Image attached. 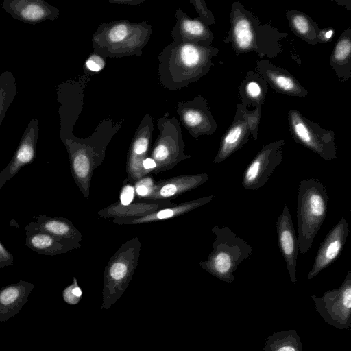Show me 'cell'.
Masks as SVG:
<instances>
[{
  "label": "cell",
  "mask_w": 351,
  "mask_h": 351,
  "mask_svg": "<svg viewBox=\"0 0 351 351\" xmlns=\"http://www.w3.org/2000/svg\"><path fill=\"white\" fill-rule=\"evenodd\" d=\"M218 50L210 45L172 42L158 56L161 86L174 91L195 82L208 73Z\"/></svg>",
  "instance_id": "6da1fadb"
},
{
  "label": "cell",
  "mask_w": 351,
  "mask_h": 351,
  "mask_svg": "<svg viewBox=\"0 0 351 351\" xmlns=\"http://www.w3.org/2000/svg\"><path fill=\"white\" fill-rule=\"evenodd\" d=\"M123 121L103 120L91 136H73L62 141L68 153L70 169L75 183L86 199L90 195L92 176L105 158L107 146Z\"/></svg>",
  "instance_id": "7a4b0ae2"
},
{
  "label": "cell",
  "mask_w": 351,
  "mask_h": 351,
  "mask_svg": "<svg viewBox=\"0 0 351 351\" xmlns=\"http://www.w3.org/2000/svg\"><path fill=\"white\" fill-rule=\"evenodd\" d=\"M152 27L146 21L119 20L102 23L93 34V52L106 58L141 56L150 39Z\"/></svg>",
  "instance_id": "3957f363"
},
{
  "label": "cell",
  "mask_w": 351,
  "mask_h": 351,
  "mask_svg": "<svg viewBox=\"0 0 351 351\" xmlns=\"http://www.w3.org/2000/svg\"><path fill=\"white\" fill-rule=\"evenodd\" d=\"M329 197L326 186L315 178L302 179L297 199L299 251L305 255L323 224L328 211Z\"/></svg>",
  "instance_id": "277c9868"
},
{
  "label": "cell",
  "mask_w": 351,
  "mask_h": 351,
  "mask_svg": "<svg viewBox=\"0 0 351 351\" xmlns=\"http://www.w3.org/2000/svg\"><path fill=\"white\" fill-rule=\"evenodd\" d=\"M212 232L215 235L213 251L199 265L219 280L231 284L235 279L234 272L251 255L252 247L228 226H215Z\"/></svg>",
  "instance_id": "5b68a950"
},
{
  "label": "cell",
  "mask_w": 351,
  "mask_h": 351,
  "mask_svg": "<svg viewBox=\"0 0 351 351\" xmlns=\"http://www.w3.org/2000/svg\"><path fill=\"white\" fill-rule=\"evenodd\" d=\"M141 241L134 237L123 243L104 269L101 309H108L123 295L132 279L141 254Z\"/></svg>",
  "instance_id": "8992f818"
},
{
  "label": "cell",
  "mask_w": 351,
  "mask_h": 351,
  "mask_svg": "<svg viewBox=\"0 0 351 351\" xmlns=\"http://www.w3.org/2000/svg\"><path fill=\"white\" fill-rule=\"evenodd\" d=\"M229 40L235 51L241 52L255 50L267 54L280 49V34L269 27L260 26L257 20L241 5L234 3L231 14Z\"/></svg>",
  "instance_id": "52a82bcc"
},
{
  "label": "cell",
  "mask_w": 351,
  "mask_h": 351,
  "mask_svg": "<svg viewBox=\"0 0 351 351\" xmlns=\"http://www.w3.org/2000/svg\"><path fill=\"white\" fill-rule=\"evenodd\" d=\"M166 112L157 120L158 136L153 145L150 158L156 162L153 173H160L174 168L179 162L191 158L184 153L180 122L176 117H169Z\"/></svg>",
  "instance_id": "ba28073f"
},
{
  "label": "cell",
  "mask_w": 351,
  "mask_h": 351,
  "mask_svg": "<svg viewBox=\"0 0 351 351\" xmlns=\"http://www.w3.org/2000/svg\"><path fill=\"white\" fill-rule=\"evenodd\" d=\"M311 298L322 319L339 330L351 326V271H348L341 286L324 293L322 297Z\"/></svg>",
  "instance_id": "9c48e42d"
},
{
  "label": "cell",
  "mask_w": 351,
  "mask_h": 351,
  "mask_svg": "<svg viewBox=\"0 0 351 351\" xmlns=\"http://www.w3.org/2000/svg\"><path fill=\"white\" fill-rule=\"evenodd\" d=\"M289 123L295 142L317 154L325 160L337 158L333 132L321 128L295 110L289 114Z\"/></svg>",
  "instance_id": "30bf717a"
},
{
  "label": "cell",
  "mask_w": 351,
  "mask_h": 351,
  "mask_svg": "<svg viewBox=\"0 0 351 351\" xmlns=\"http://www.w3.org/2000/svg\"><path fill=\"white\" fill-rule=\"evenodd\" d=\"M89 74L68 80L56 88L57 101L60 104L58 110L60 119V137L62 141L75 136L73 127L77 121L84 104V90Z\"/></svg>",
  "instance_id": "8fae6325"
},
{
  "label": "cell",
  "mask_w": 351,
  "mask_h": 351,
  "mask_svg": "<svg viewBox=\"0 0 351 351\" xmlns=\"http://www.w3.org/2000/svg\"><path fill=\"white\" fill-rule=\"evenodd\" d=\"M285 140L263 146L245 168L241 184L245 189L257 190L263 187L283 158Z\"/></svg>",
  "instance_id": "7c38bea8"
},
{
  "label": "cell",
  "mask_w": 351,
  "mask_h": 351,
  "mask_svg": "<svg viewBox=\"0 0 351 351\" xmlns=\"http://www.w3.org/2000/svg\"><path fill=\"white\" fill-rule=\"evenodd\" d=\"M153 131L152 117L145 114L134 133L128 152L127 180L131 185L148 174L143 167V162L148 156Z\"/></svg>",
  "instance_id": "4fadbf2b"
},
{
  "label": "cell",
  "mask_w": 351,
  "mask_h": 351,
  "mask_svg": "<svg viewBox=\"0 0 351 351\" xmlns=\"http://www.w3.org/2000/svg\"><path fill=\"white\" fill-rule=\"evenodd\" d=\"M177 112L182 125L195 139L202 135H211L216 130L206 100L201 95L191 101L178 102Z\"/></svg>",
  "instance_id": "5bb4252c"
},
{
  "label": "cell",
  "mask_w": 351,
  "mask_h": 351,
  "mask_svg": "<svg viewBox=\"0 0 351 351\" xmlns=\"http://www.w3.org/2000/svg\"><path fill=\"white\" fill-rule=\"evenodd\" d=\"M348 232V222L341 217L320 243L311 269L307 274L308 280L313 279L338 258L346 244Z\"/></svg>",
  "instance_id": "9a60e30c"
},
{
  "label": "cell",
  "mask_w": 351,
  "mask_h": 351,
  "mask_svg": "<svg viewBox=\"0 0 351 351\" xmlns=\"http://www.w3.org/2000/svg\"><path fill=\"white\" fill-rule=\"evenodd\" d=\"M38 136L39 121L36 119H33L29 122L23 132L10 162L0 173V190L5 182L15 176L24 166L34 160Z\"/></svg>",
  "instance_id": "2e32d148"
},
{
  "label": "cell",
  "mask_w": 351,
  "mask_h": 351,
  "mask_svg": "<svg viewBox=\"0 0 351 351\" xmlns=\"http://www.w3.org/2000/svg\"><path fill=\"white\" fill-rule=\"evenodd\" d=\"M254 118L252 115L247 117L246 112L242 108L238 110L233 123L221 138L219 149L213 160L214 163L223 162L241 149L247 142L250 134H253L255 140L257 138V132L252 126L258 121H253Z\"/></svg>",
  "instance_id": "e0dca14e"
},
{
  "label": "cell",
  "mask_w": 351,
  "mask_h": 351,
  "mask_svg": "<svg viewBox=\"0 0 351 351\" xmlns=\"http://www.w3.org/2000/svg\"><path fill=\"white\" fill-rule=\"evenodd\" d=\"M277 241L279 250L285 261L291 282L296 283V266L299 243L292 218L287 205L284 206L276 224Z\"/></svg>",
  "instance_id": "ac0fdd59"
},
{
  "label": "cell",
  "mask_w": 351,
  "mask_h": 351,
  "mask_svg": "<svg viewBox=\"0 0 351 351\" xmlns=\"http://www.w3.org/2000/svg\"><path fill=\"white\" fill-rule=\"evenodd\" d=\"M1 5L14 19L32 25L53 21L60 14L58 8L44 0H4Z\"/></svg>",
  "instance_id": "d6986e66"
},
{
  "label": "cell",
  "mask_w": 351,
  "mask_h": 351,
  "mask_svg": "<svg viewBox=\"0 0 351 351\" xmlns=\"http://www.w3.org/2000/svg\"><path fill=\"white\" fill-rule=\"evenodd\" d=\"M176 23L171 32L173 42L210 45L213 34L208 25L197 18L191 19L182 9L175 14Z\"/></svg>",
  "instance_id": "ffe728a7"
},
{
  "label": "cell",
  "mask_w": 351,
  "mask_h": 351,
  "mask_svg": "<svg viewBox=\"0 0 351 351\" xmlns=\"http://www.w3.org/2000/svg\"><path fill=\"white\" fill-rule=\"evenodd\" d=\"M209 179L206 173L186 174L160 180L154 183L150 193L143 199L171 200V199L195 189Z\"/></svg>",
  "instance_id": "44dd1931"
},
{
  "label": "cell",
  "mask_w": 351,
  "mask_h": 351,
  "mask_svg": "<svg viewBox=\"0 0 351 351\" xmlns=\"http://www.w3.org/2000/svg\"><path fill=\"white\" fill-rule=\"evenodd\" d=\"M175 204L171 200H152L141 198L139 201L128 205H122L119 202L113 203L99 211L98 215L104 218H138L152 214L158 210Z\"/></svg>",
  "instance_id": "7402d4cb"
},
{
  "label": "cell",
  "mask_w": 351,
  "mask_h": 351,
  "mask_svg": "<svg viewBox=\"0 0 351 351\" xmlns=\"http://www.w3.org/2000/svg\"><path fill=\"white\" fill-rule=\"evenodd\" d=\"M34 285L21 280L0 289V322H5L19 313L28 302Z\"/></svg>",
  "instance_id": "603a6c76"
},
{
  "label": "cell",
  "mask_w": 351,
  "mask_h": 351,
  "mask_svg": "<svg viewBox=\"0 0 351 351\" xmlns=\"http://www.w3.org/2000/svg\"><path fill=\"white\" fill-rule=\"evenodd\" d=\"M25 245L34 252L48 256L66 253L80 247L75 240L54 237L48 233L34 230H25Z\"/></svg>",
  "instance_id": "cb8c5ba5"
},
{
  "label": "cell",
  "mask_w": 351,
  "mask_h": 351,
  "mask_svg": "<svg viewBox=\"0 0 351 351\" xmlns=\"http://www.w3.org/2000/svg\"><path fill=\"white\" fill-rule=\"evenodd\" d=\"M213 195L189 200L178 204L158 210L148 215L138 218H117L112 222L119 225H140L151 222L169 219L189 213L213 200Z\"/></svg>",
  "instance_id": "d4e9b609"
},
{
  "label": "cell",
  "mask_w": 351,
  "mask_h": 351,
  "mask_svg": "<svg viewBox=\"0 0 351 351\" xmlns=\"http://www.w3.org/2000/svg\"><path fill=\"white\" fill-rule=\"evenodd\" d=\"M36 221L27 224L25 230H34L44 232L54 237L69 239L80 242L82 233L73 224L72 221L60 217H49L40 215L34 217Z\"/></svg>",
  "instance_id": "484cf974"
},
{
  "label": "cell",
  "mask_w": 351,
  "mask_h": 351,
  "mask_svg": "<svg viewBox=\"0 0 351 351\" xmlns=\"http://www.w3.org/2000/svg\"><path fill=\"white\" fill-rule=\"evenodd\" d=\"M258 69L279 91L295 96H304L307 94L306 90L291 74L280 68L275 67L267 61L260 62Z\"/></svg>",
  "instance_id": "4316f807"
},
{
  "label": "cell",
  "mask_w": 351,
  "mask_h": 351,
  "mask_svg": "<svg viewBox=\"0 0 351 351\" xmlns=\"http://www.w3.org/2000/svg\"><path fill=\"white\" fill-rule=\"evenodd\" d=\"M264 351H302L300 338L295 329L276 332L268 336Z\"/></svg>",
  "instance_id": "83f0119b"
},
{
  "label": "cell",
  "mask_w": 351,
  "mask_h": 351,
  "mask_svg": "<svg viewBox=\"0 0 351 351\" xmlns=\"http://www.w3.org/2000/svg\"><path fill=\"white\" fill-rule=\"evenodd\" d=\"M17 93L16 77L10 71L0 75V126Z\"/></svg>",
  "instance_id": "f1b7e54d"
},
{
  "label": "cell",
  "mask_w": 351,
  "mask_h": 351,
  "mask_svg": "<svg viewBox=\"0 0 351 351\" xmlns=\"http://www.w3.org/2000/svg\"><path fill=\"white\" fill-rule=\"evenodd\" d=\"M288 18L290 25L302 38L310 43H313L314 39L320 38L322 33H319L317 27L308 16L297 11H290Z\"/></svg>",
  "instance_id": "f546056e"
},
{
  "label": "cell",
  "mask_w": 351,
  "mask_h": 351,
  "mask_svg": "<svg viewBox=\"0 0 351 351\" xmlns=\"http://www.w3.org/2000/svg\"><path fill=\"white\" fill-rule=\"evenodd\" d=\"M350 32L343 34L337 42L331 58V64L335 69L345 66L350 62L351 42Z\"/></svg>",
  "instance_id": "4dcf8cb0"
},
{
  "label": "cell",
  "mask_w": 351,
  "mask_h": 351,
  "mask_svg": "<svg viewBox=\"0 0 351 351\" xmlns=\"http://www.w3.org/2000/svg\"><path fill=\"white\" fill-rule=\"evenodd\" d=\"M82 297V291L77 283L75 277H73L71 284L68 285L62 291V298L66 303L75 305L79 303Z\"/></svg>",
  "instance_id": "1f68e13d"
},
{
  "label": "cell",
  "mask_w": 351,
  "mask_h": 351,
  "mask_svg": "<svg viewBox=\"0 0 351 351\" xmlns=\"http://www.w3.org/2000/svg\"><path fill=\"white\" fill-rule=\"evenodd\" d=\"M106 65V58L101 55L93 52L86 59L84 69L86 73H98L101 71Z\"/></svg>",
  "instance_id": "d6a6232c"
},
{
  "label": "cell",
  "mask_w": 351,
  "mask_h": 351,
  "mask_svg": "<svg viewBox=\"0 0 351 351\" xmlns=\"http://www.w3.org/2000/svg\"><path fill=\"white\" fill-rule=\"evenodd\" d=\"M189 3L193 4L199 14L197 18L206 25L215 23L214 16L211 12L206 6L205 2L201 0H190Z\"/></svg>",
  "instance_id": "836d02e7"
},
{
  "label": "cell",
  "mask_w": 351,
  "mask_h": 351,
  "mask_svg": "<svg viewBox=\"0 0 351 351\" xmlns=\"http://www.w3.org/2000/svg\"><path fill=\"white\" fill-rule=\"evenodd\" d=\"M154 182L150 177H143L138 180L134 187L137 195L141 198H145L150 193Z\"/></svg>",
  "instance_id": "e575fe53"
},
{
  "label": "cell",
  "mask_w": 351,
  "mask_h": 351,
  "mask_svg": "<svg viewBox=\"0 0 351 351\" xmlns=\"http://www.w3.org/2000/svg\"><path fill=\"white\" fill-rule=\"evenodd\" d=\"M135 196V189L134 186L127 184H125L120 193L119 202L122 205H128L132 203Z\"/></svg>",
  "instance_id": "d590c367"
},
{
  "label": "cell",
  "mask_w": 351,
  "mask_h": 351,
  "mask_svg": "<svg viewBox=\"0 0 351 351\" xmlns=\"http://www.w3.org/2000/svg\"><path fill=\"white\" fill-rule=\"evenodd\" d=\"M245 92L247 96L251 99H262V89L257 82L253 80L250 81L245 85Z\"/></svg>",
  "instance_id": "8d00e7d4"
},
{
  "label": "cell",
  "mask_w": 351,
  "mask_h": 351,
  "mask_svg": "<svg viewBox=\"0 0 351 351\" xmlns=\"http://www.w3.org/2000/svg\"><path fill=\"white\" fill-rule=\"evenodd\" d=\"M14 264V256L0 241V269Z\"/></svg>",
  "instance_id": "74e56055"
},
{
  "label": "cell",
  "mask_w": 351,
  "mask_h": 351,
  "mask_svg": "<svg viewBox=\"0 0 351 351\" xmlns=\"http://www.w3.org/2000/svg\"><path fill=\"white\" fill-rule=\"evenodd\" d=\"M143 167L147 173H152L156 167L155 161L150 157L146 158L143 162Z\"/></svg>",
  "instance_id": "f35d334b"
},
{
  "label": "cell",
  "mask_w": 351,
  "mask_h": 351,
  "mask_svg": "<svg viewBox=\"0 0 351 351\" xmlns=\"http://www.w3.org/2000/svg\"><path fill=\"white\" fill-rule=\"evenodd\" d=\"M145 0H109L110 3L128 5H139Z\"/></svg>",
  "instance_id": "ab89813d"
},
{
  "label": "cell",
  "mask_w": 351,
  "mask_h": 351,
  "mask_svg": "<svg viewBox=\"0 0 351 351\" xmlns=\"http://www.w3.org/2000/svg\"><path fill=\"white\" fill-rule=\"evenodd\" d=\"M332 34L333 32L332 30H328L324 34H321L320 38L323 39L324 40H328L331 38Z\"/></svg>",
  "instance_id": "60d3db41"
}]
</instances>
